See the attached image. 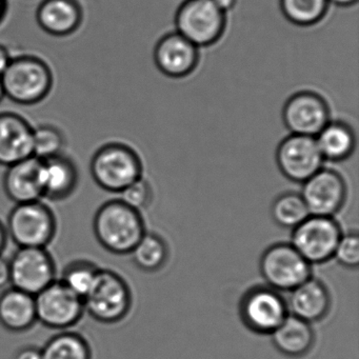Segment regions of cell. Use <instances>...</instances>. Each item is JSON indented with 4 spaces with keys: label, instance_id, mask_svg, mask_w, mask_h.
<instances>
[{
    "label": "cell",
    "instance_id": "11",
    "mask_svg": "<svg viewBox=\"0 0 359 359\" xmlns=\"http://www.w3.org/2000/svg\"><path fill=\"white\" fill-rule=\"evenodd\" d=\"M239 312L248 329L264 335H271L289 315L287 302L271 287L249 290L241 299Z\"/></svg>",
    "mask_w": 359,
    "mask_h": 359
},
{
    "label": "cell",
    "instance_id": "32",
    "mask_svg": "<svg viewBox=\"0 0 359 359\" xmlns=\"http://www.w3.org/2000/svg\"><path fill=\"white\" fill-rule=\"evenodd\" d=\"M13 359H43L41 348L34 346H27L20 348Z\"/></svg>",
    "mask_w": 359,
    "mask_h": 359
},
{
    "label": "cell",
    "instance_id": "10",
    "mask_svg": "<svg viewBox=\"0 0 359 359\" xmlns=\"http://www.w3.org/2000/svg\"><path fill=\"white\" fill-rule=\"evenodd\" d=\"M10 262V285L36 296L56 279V264L47 248H18Z\"/></svg>",
    "mask_w": 359,
    "mask_h": 359
},
{
    "label": "cell",
    "instance_id": "13",
    "mask_svg": "<svg viewBox=\"0 0 359 359\" xmlns=\"http://www.w3.org/2000/svg\"><path fill=\"white\" fill-rule=\"evenodd\" d=\"M323 161L316 140L311 136L290 134L277 148V165L292 182L304 184L323 169Z\"/></svg>",
    "mask_w": 359,
    "mask_h": 359
},
{
    "label": "cell",
    "instance_id": "18",
    "mask_svg": "<svg viewBox=\"0 0 359 359\" xmlns=\"http://www.w3.org/2000/svg\"><path fill=\"white\" fill-rule=\"evenodd\" d=\"M83 8L79 0H43L36 10L41 30L55 37L72 35L83 24Z\"/></svg>",
    "mask_w": 359,
    "mask_h": 359
},
{
    "label": "cell",
    "instance_id": "14",
    "mask_svg": "<svg viewBox=\"0 0 359 359\" xmlns=\"http://www.w3.org/2000/svg\"><path fill=\"white\" fill-rule=\"evenodd\" d=\"M300 195L310 215L332 217L346 201V182L337 172L323 168L304 182Z\"/></svg>",
    "mask_w": 359,
    "mask_h": 359
},
{
    "label": "cell",
    "instance_id": "29",
    "mask_svg": "<svg viewBox=\"0 0 359 359\" xmlns=\"http://www.w3.org/2000/svg\"><path fill=\"white\" fill-rule=\"evenodd\" d=\"M66 140L55 126L41 125L33 128V156L43 161L64 154Z\"/></svg>",
    "mask_w": 359,
    "mask_h": 359
},
{
    "label": "cell",
    "instance_id": "8",
    "mask_svg": "<svg viewBox=\"0 0 359 359\" xmlns=\"http://www.w3.org/2000/svg\"><path fill=\"white\" fill-rule=\"evenodd\" d=\"M264 280L276 291L291 292L311 278V264L289 243H276L262 254L259 264Z\"/></svg>",
    "mask_w": 359,
    "mask_h": 359
},
{
    "label": "cell",
    "instance_id": "3",
    "mask_svg": "<svg viewBox=\"0 0 359 359\" xmlns=\"http://www.w3.org/2000/svg\"><path fill=\"white\" fill-rule=\"evenodd\" d=\"M90 173L102 190L121 193L142 178L140 155L128 144L109 142L100 147L90 161Z\"/></svg>",
    "mask_w": 359,
    "mask_h": 359
},
{
    "label": "cell",
    "instance_id": "1",
    "mask_svg": "<svg viewBox=\"0 0 359 359\" xmlns=\"http://www.w3.org/2000/svg\"><path fill=\"white\" fill-rule=\"evenodd\" d=\"M96 241L109 253L130 254L146 233L140 212L132 209L121 199L102 203L93 218Z\"/></svg>",
    "mask_w": 359,
    "mask_h": 359
},
{
    "label": "cell",
    "instance_id": "16",
    "mask_svg": "<svg viewBox=\"0 0 359 359\" xmlns=\"http://www.w3.org/2000/svg\"><path fill=\"white\" fill-rule=\"evenodd\" d=\"M32 156V126L16 113H0V165L7 168Z\"/></svg>",
    "mask_w": 359,
    "mask_h": 359
},
{
    "label": "cell",
    "instance_id": "38",
    "mask_svg": "<svg viewBox=\"0 0 359 359\" xmlns=\"http://www.w3.org/2000/svg\"><path fill=\"white\" fill-rule=\"evenodd\" d=\"M8 0H0V25L3 24L7 16Z\"/></svg>",
    "mask_w": 359,
    "mask_h": 359
},
{
    "label": "cell",
    "instance_id": "15",
    "mask_svg": "<svg viewBox=\"0 0 359 359\" xmlns=\"http://www.w3.org/2000/svg\"><path fill=\"white\" fill-rule=\"evenodd\" d=\"M157 69L171 79H184L194 72L199 62V48L178 32L163 35L154 48Z\"/></svg>",
    "mask_w": 359,
    "mask_h": 359
},
{
    "label": "cell",
    "instance_id": "27",
    "mask_svg": "<svg viewBox=\"0 0 359 359\" xmlns=\"http://www.w3.org/2000/svg\"><path fill=\"white\" fill-rule=\"evenodd\" d=\"M100 270V266L90 260H73L65 266L58 280L83 300L95 283Z\"/></svg>",
    "mask_w": 359,
    "mask_h": 359
},
{
    "label": "cell",
    "instance_id": "2",
    "mask_svg": "<svg viewBox=\"0 0 359 359\" xmlns=\"http://www.w3.org/2000/svg\"><path fill=\"white\" fill-rule=\"evenodd\" d=\"M0 79L6 97L22 106H32L43 102L53 87L51 69L47 62L36 56L12 58Z\"/></svg>",
    "mask_w": 359,
    "mask_h": 359
},
{
    "label": "cell",
    "instance_id": "25",
    "mask_svg": "<svg viewBox=\"0 0 359 359\" xmlns=\"http://www.w3.org/2000/svg\"><path fill=\"white\" fill-rule=\"evenodd\" d=\"M130 254L138 269L153 273L161 270L167 264L169 249L161 236L146 232Z\"/></svg>",
    "mask_w": 359,
    "mask_h": 359
},
{
    "label": "cell",
    "instance_id": "28",
    "mask_svg": "<svg viewBox=\"0 0 359 359\" xmlns=\"http://www.w3.org/2000/svg\"><path fill=\"white\" fill-rule=\"evenodd\" d=\"M271 214L278 226L291 230L310 216L302 195L292 192L281 194L275 199Z\"/></svg>",
    "mask_w": 359,
    "mask_h": 359
},
{
    "label": "cell",
    "instance_id": "22",
    "mask_svg": "<svg viewBox=\"0 0 359 359\" xmlns=\"http://www.w3.org/2000/svg\"><path fill=\"white\" fill-rule=\"evenodd\" d=\"M275 348L287 357H302L310 352L315 342L311 323L287 315L285 320L271 334Z\"/></svg>",
    "mask_w": 359,
    "mask_h": 359
},
{
    "label": "cell",
    "instance_id": "12",
    "mask_svg": "<svg viewBox=\"0 0 359 359\" xmlns=\"http://www.w3.org/2000/svg\"><path fill=\"white\" fill-rule=\"evenodd\" d=\"M281 116L290 134L316 137L331 121V110L320 94L299 91L287 98Z\"/></svg>",
    "mask_w": 359,
    "mask_h": 359
},
{
    "label": "cell",
    "instance_id": "30",
    "mask_svg": "<svg viewBox=\"0 0 359 359\" xmlns=\"http://www.w3.org/2000/svg\"><path fill=\"white\" fill-rule=\"evenodd\" d=\"M119 194H121V198L119 199L123 203L138 212L149 207L151 201H152L153 196L150 184L142 177L130 184Z\"/></svg>",
    "mask_w": 359,
    "mask_h": 359
},
{
    "label": "cell",
    "instance_id": "24",
    "mask_svg": "<svg viewBox=\"0 0 359 359\" xmlns=\"http://www.w3.org/2000/svg\"><path fill=\"white\" fill-rule=\"evenodd\" d=\"M43 359H92V348L79 332L60 331L41 348Z\"/></svg>",
    "mask_w": 359,
    "mask_h": 359
},
{
    "label": "cell",
    "instance_id": "4",
    "mask_svg": "<svg viewBox=\"0 0 359 359\" xmlns=\"http://www.w3.org/2000/svg\"><path fill=\"white\" fill-rule=\"evenodd\" d=\"M8 236L18 248H47L55 238L57 219L43 201L14 205L8 216Z\"/></svg>",
    "mask_w": 359,
    "mask_h": 359
},
{
    "label": "cell",
    "instance_id": "6",
    "mask_svg": "<svg viewBox=\"0 0 359 359\" xmlns=\"http://www.w3.org/2000/svg\"><path fill=\"white\" fill-rule=\"evenodd\" d=\"M176 32L197 48L211 47L220 41L226 27V14L213 0H184L175 14Z\"/></svg>",
    "mask_w": 359,
    "mask_h": 359
},
{
    "label": "cell",
    "instance_id": "26",
    "mask_svg": "<svg viewBox=\"0 0 359 359\" xmlns=\"http://www.w3.org/2000/svg\"><path fill=\"white\" fill-rule=\"evenodd\" d=\"M285 20L298 27H312L327 15L329 0H279Z\"/></svg>",
    "mask_w": 359,
    "mask_h": 359
},
{
    "label": "cell",
    "instance_id": "34",
    "mask_svg": "<svg viewBox=\"0 0 359 359\" xmlns=\"http://www.w3.org/2000/svg\"><path fill=\"white\" fill-rule=\"evenodd\" d=\"M12 57L10 56L9 51L5 46L0 45V77L3 76L5 71L9 67Z\"/></svg>",
    "mask_w": 359,
    "mask_h": 359
},
{
    "label": "cell",
    "instance_id": "23",
    "mask_svg": "<svg viewBox=\"0 0 359 359\" xmlns=\"http://www.w3.org/2000/svg\"><path fill=\"white\" fill-rule=\"evenodd\" d=\"M315 140L323 159L334 163L346 161L356 148L354 130L342 121H330Z\"/></svg>",
    "mask_w": 359,
    "mask_h": 359
},
{
    "label": "cell",
    "instance_id": "36",
    "mask_svg": "<svg viewBox=\"0 0 359 359\" xmlns=\"http://www.w3.org/2000/svg\"><path fill=\"white\" fill-rule=\"evenodd\" d=\"M8 238H9V236H8L6 224L0 220V255L3 254L6 247H7Z\"/></svg>",
    "mask_w": 359,
    "mask_h": 359
},
{
    "label": "cell",
    "instance_id": "9",
    "mask_svg": "<svg viewBox=\"0 0 359 359\" xmlns=\"http://www.w3.org/2000/svg\"><path fill=\"white\" fill-rule=\"evenodd\" d=\"M35 297L37 323L56 331L75 327L85 314L83 300L55 280Z\"/></svg>",
    "mask_w": 359,
    "mask_h": 359
},
{
    "label": "cell",
    "instance_id": "33",
    "mask_svg": "<svg viewBox=\"0 0 359 359\" xmlns=\"http://www.w3.org/2000/svg\"><path fill=\"white\" fill-rule=\"evenodd\" d=\"M8 285H10V262L0 255V289H5Z\"/></svg>",
    "mask_w": 359,
    "mask_h": 359
},
{
    "label": "cell",
    "instance_id": "21",
    "mask_svg": "<svg viewBox=\"0 0 359 359\" xmlns=\"http://www.w3.org/2000/svg\"><path fill=\"white\" fill-rule=\"evenodd\" d=\"M37 323L35 297L15 287L0 294V325L12 333L29 331Z\"/></svg>",
    "mask_w": 359,
    "mask_h": 359
},
{
    "label": "cell",
    "instance_id": "5",
    "mask_svg": "<svg viewBox=\"0 0 359 359\" xmlns=\"http://www.w3.org/2000/svg\"><path fill=\"white\" fill-rule=\"evenodd\" d=\"M83 306L94 320L114 325L125 319L131 310V289L118 273L100 268L95 283L83 298Z\"/></svg>",
    "mask_w": 359,
    "mask_h": 359
},
{
    "label": "cell",
    "instance_id": "17",
    "mask_svg": "<svg viewBox=\"0 0 359 359\" xmlns=\"http://www.w3.org/2000/svg\"><path fill=\"white\" fill-rule=\"evenodd\" d=\"M43 199L62 201L72 196L79 184V172L72 158L62 154L41 161L39 168Z\"/></svg>",
    "mask_w": 359,
    "mask_h": 359
},
{
    "label": "cell",
    "instance_id": "31",
    "mask_svg": "<svg viewBox=\"0 0 359 359\" xmlns=\"http://www.w3.org/2000/svg\"><path fill=\"white\" fill-rule=\"evenodd\" d=\"M338 264L348 269L357 268L359 264V236L356 232L342 234L334 252Z\"/></svg>",
    "mask_w": 359,
    "mask_h": 359
},
{
    "label": "cell",
    "instance_id": "35",
    "mask_svg": "<svg viewBox=\"0 0 359 359\" xmlns=\"http://www.w3.org/2000/svg\"><path fill=\"white\" fill-rule=\"evenodd\" d=\"M213 3L220 11L226 14L236 7L237 0H213Z\"/></svg>",
    "mask_w": 359,
    "mask_h": 359
},
{
    "label": "cell",
    "instance_id": "19",
    "mask_svg": "<svg viewBox=\"0 0 359 359\" xmlns=\"http://www.w3.org/2000/svg\"><path fill=\"white\" fill-rule=\"evenodd\" d=\"M41 159L32 156L6 168L4 191L12 203H30L43 201L39 180Z\"/></svg>",
    "mask_w": 359,
    "mask_h": 359
},
{
    "label": "cell",
    "instance_id": "20",
    "mask_svg": "<svg viewBox=\"0 0 359 359\" xmlns=\"http://www.w3.org/2000/svg\"><path fill=\"white\" fill-rule=\"evenodd\" d=\"M287 304L294 316L309 323H316L327 316L331 296L323 281L311 277L292 290Z\"/></svg>",
    "mask_w": 359,
    "mask_h": 359
},
{
    "label": "cell",
    "instance_id": "7",
    "mask_svg": "<svg viewBox=\"0 0 359 359\" xmlns=\"http://www.w3.org/2000/svg\"><path fill=\"white\" fill-rule=\"evenodd\" d=\"M291 245L309 264H323L334 256L342 232L329 216L310 215L293 229Z\"/></svg>",
    "mask_w": 359,
    "mask_h": 359
},
{
    "label": "cell",
    "instance_id": "39",
    "mask_svg": "<svg viewBox=\"0 0 359 359\" xmlns=\"http://www.w3.org/2000/svg\"><path fill=\"white\" fill-rule=\"evenodd\" d=\"M5 97V90H4L3 83H1V79H0V102H3Z\"/></svg>",
    "mask_w": 359,
    "mask_h": 359
},
{
    "label": "cell",
    "instance_id": "37",
    "mask_svg": "<svg viewBox=\"0 0 359 359\" xmlns=\"http://www.w3.org/2000/svg\"><path fill=\"white\" fill-rule=\"evenodd\" d=\"M358 0H329L330 5H335L340 8H348L356 5Z\"/></svg>",
    "mask_w": 359,
    "mask_h": 359
}]
</instances>
